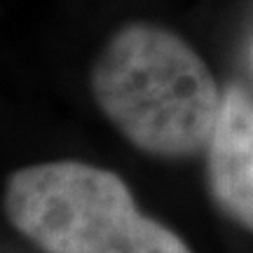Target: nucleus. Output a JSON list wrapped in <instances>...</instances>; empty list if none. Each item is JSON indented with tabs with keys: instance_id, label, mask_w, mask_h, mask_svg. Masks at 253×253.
<instances>
[{
	"instance_id": "nucleus-1",
	"label": "nucleus",
	"mask_w": 253,
	"mask_h": 253,
	"mask_svg": "<svg viewBox=\"0 0 253 253\" xmlns=\"http://www.w3.org/2000/svg\"><path fill=\"white\" fill-rule=\"evenodd\" d=\"M91 94L108 122L153 157L207 150L223 94L204 59L169 28L129 24L91 68Z\"/></svg>"
},
{
	"instance_id": "nucleus-2",
	"label": "nucleus",
	"mask_w": 253,
	"mask_h": 253,
	"mask_svg": "<svg viewBox=\"0 0 253 253\" xmlns=\"http://www.w3.org/2000/svg\"><path fill=\"white\" fill-rule=\"evenodd\" d=\"M5 213L47 253H192L181 237L136 209L115 171L59 160L17 169Z\"/></svg>"
},
{
	"instance_id": "nucleus-3",
	"label": "nucleus",
	"mask_w": 253,
	"mask_h": 253,
	"mask_svg": "<svg viewBox=\"0 0 253 253\" xmlns=\"http://www.w3.org/2000/svg\"><path fill=\"white\" fill-rule=\"evenodd\" d=\"M207 181L216 207L253 232V99L242 87L223 94L207 145Z\"/></svg>"
}]
</instances>
